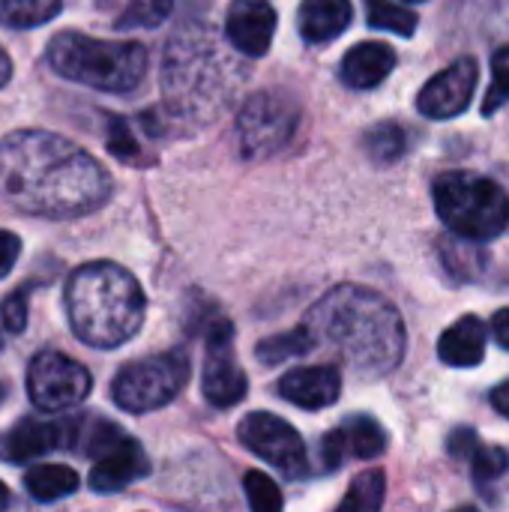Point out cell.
I'll return each instance as SVG.
<instances>
[{"label":"cell","mask_w":509,"mask_h":512,"mask_svg":"<svg viewBox=\"0 0 509 512\" xmlns=\"http://www.w3.org/2000/svg\"><path fill=\"white\" fill-rule=\"evenodd\" d=\"M108 171L75 141L21 129L0 141V198L42 219H78L111 198Z\"/></svg>","instance_id":"cell-1"},{"label":"cell","mask_w":509,"mask_h":512,"mask_svg":"<svg viewBox=\"0 0 509 512\" xmlns=\"http://www.w3.org/2000/svg\"><path fill=\"white\" fill-rule=\"evenodd\" d=\"M312 351H330L363 378L390 375L405 357L399 309L372 288L339 285L306 315Z\"/></svg>","instance_id":"cell-2"},{"label":"cell","mask_w":509,"mask_h":512,"mask_svg":"<svg viewBox=\"0 0 509 512\" xmlns=\"http://www.w3.org/2000/svg\"><path fill=\"white\" fill-rule=\"evenodd\" d=\"M144 291L138 279L111 261L78 267L66 282V315L72 333L99 351L120 348L144 324Z\"/></svg>","instance_id":"cell-3"},{"label":"cell","mask_w":509,"mask_h":512,"mask_svg":"<svg viewBox=\"0 0 509 512\" xmlns=\"http://www.w3.org/2000/svg\"><path fill=\"white\" fill-rule=\"evenodd\" d=\"M48 66L102 93H129L147 72V48L132 39H93L75 30L57 33L45 48Z\"/></svg>","instance_id":"cell-4"},{"label":"cell","mask_w":509,"mask_h":512,"mask_svg":"<svg viewBox=\"0 0 509 512\" xmlns=\"http://www.w3.org/2000/svg\"><path fill=\"white\" fill-rule=\"evenodd\" d=\"M432 195L441 222L459 237L480 243L507 231L509 198L489 177L471 171H450L435 180Z\"/></svg>","instance_id":"cell-5"},{"label":"cell","mask_w":509,"mask_h":512,"mask_svg":"<svg viewBox=\"0 0 509 512\" xmlns=\"http://www.w3.org/2000/svg\"><path fill=\"white\" fill-rule=\"evenodd\" d=\"M189 381V360L183 351H165V354H153L135 363H126L114 384H111V396L114 405L129 411V414H147V411H159L168 402H174L180 396V390Z\"/></svg>","instance_id":"cell-6"},{"label":"cell","mask_w":509,"mask_h":512,"mask_svg":"<svg viewBox=\"0 0 509 512\" xmlns=\"http://www.w3.org/2000/svg\"><path fill=\"white\" fill-rule=\"evenodd\" d=\"M297 117L300 111L294 99L279 90H261L249 96L237 114V138L243 156L261 159L282 150L297 129Z\"/></svg>","instance_id":"cell-7"},{"label":"cell","mask_w":509,"mask_h":512,"mask_svg":"<svg viewBox=\"0 0 509 512\" xmlns=\"http://www.w3.org/2000/svg\"><path fill=\"white\" fill-rule=\"evenodd\" d=\"M90 390H93V378L78 360L60 351H39L30 360L27 396L39 411L57 414L66 408H75L87 399Z\"/></svg>","instance_id":"cell-8"},{"label":"cell","mask_w":509,"mask_h":512,"mask_svg":"<svg viewBox=\"0 0 509 512\" xmlns=\"http://www.w3.org/2000/svg\"><path fill=\"white\" fill-rule=\"evenodd\" d=\"M237 435L249 453H255L258 459L273 465L279 474H285L291 480L306 474V465H309L306 444H303L300 432L291 423H285L282 417L255 411L240 423Z\"/></svg>","instance_id":"cell-9"},{"label":"cell","mask_w":509,"mask_h":512,"mask_svg":"<svg viewBox=\"0 0 509 512\" xmlns=\"http://www.w3.org/2000/svg\"><path fill=\"white\" fill-rule=\"evenodd\" d=\"M231 342H234V327L225 318L210 321L204 372H201V393L213 408H234L237 402L246 399V390H249V378L237 366Z\"/></svg>","instance_id":"cell-10"},{"label":"cell","mask_w":509,"mask_h":512,"mask_svg":"<svg viewBox=\"0 0 509 512\" xmlns=\"http://www.w3.org/2000/svg\"><path fill=\"white\" fill-rule=\"evenodd\" d=\"M477 78H480V66L474 57H459L450 66H444L438 75H432L426 81V87L417 96V108L423 117L432 120H450L459 117L477 90Z\"/></svg>","instance_id":"cell-11"},{"label":"cell","mask_w":509,"mask_h":512,"mask_svg":"<svg viewBox=\"0 0 509 512\" xmlns=\"http://www.w3.org/2000/svg\"><path fill=\"white\" fill-rule=\"evenodd\" d=\"M93 471H90V489L96 495H114L123 492L126 486L144 480L150 474V459L144 453V447L123 435L117 444H111L99 459H93Z\"/></svg>","instance_id":"cell-12"},{"label":"cell","mask_w":509,"mask_h":512,"mask_svg":"<svg viewBox=\"0 0 509 512\" xmlns=\"http://www.w3.org/2000/svg\"><path fill=\"white\" fill-rule=\"evenodd\" d=\"M276 9L267 0H234L225 18L228 42L246 57H264L273 45Z\"/></svg>","instance_id":"cell-13"},{"label":"cell","mask_w":509,"mask_h":512,"mask_svg":"<svg viewBox=\"0 0 509 512\" xmlns=\"http://www.w3.org/2000/svg\"><path fill=\"white\" fill-rule=\"evenodd\" d=\"M72 441V417L66 420H39V417H24L15 423L3 441V456L9 462H33L51 450L69 447Z\"/></svg>","instance_id":"cell-14"},{"label":"cell","mask_w":509,"mask_h":512,"mask_svg":"<svg viewBox=\"0 0 509 512\" xmlns=\"http://www.w3.org/2000/svg\"><path fill=\"white\" fill-rule=\"evenodd\" d=\"M342 393V375L336 366H303L279 378V396L303 411L330 408Z\"/></svg>","instance_id":"cell-15"},{"label":"cell","mask_w":509,"mask_h":512,"mask_svg":"<svg viewBox=\"0 0 509 512\" xmlns=\"http://www.w3.org/2000/svg\"><path fill=\"white\" fill-rule=\"evenodd\" d=\"M393 69H396V51L387 42H360L345 54L339 75L354 90H372Z\"/></svg>","instance_id":"cell-16"},{"label":"cell","mask_w":509,"mask_h":512,"mask_svg":"<svg viewBox=\"0 0 509 512\" xmlns=\"http://www.w3.org/2000/svg\"><path fill=\"white\" fill-rule=\"evenodd\" d=\"M486 336H489L486 333V324L477 315H465L453 327L444 330V336L438 342V357L447 366L474 369L486 357Z\"/></svg>","instance_id":"cell-17"},{"label":"cell","mask_w":509,"mask_h":512,"mask_svg":"<svg viewBox=\"0 0 509 512\" xmlns=\"http://www.w3.org/2000/svg\"><path fill=\"white\" fill-rule=\"evenodd\" d=\"M351 0H303L297 27L306 42H330L351 24Z\"/></svg>","instance_id":"cell-18"},{"label":"cell","mask_w":509,"mask_h":512,"mask_svg":"<svg viewBox=\"0 0 509 512\" xmlns=\"http://www.w3.org/2000/svg\"><path fill=\"white\" fill-rule=\"evenodd\" d=\"M24 489L39 504H54L78 489V474L66 465H33L24 474Z\"/></svg>","instance_id":"cell-19"},{"label":"cell","mask_w":509,"mask_h":512,"mask_svg":"<svg viewBox=\"0 0 509 512\" xmlns=\"http://www.w3.org/2000/svg\"><path fill=\"white\" fill-rule=\"evenodd\" d=\"M63 9V0H0V24L9 30H30L48 24Z\"/></svg>","instance_id":"cell-20"},{"label":"cell","mask_w":509,"mask_h":512,"mask_svg":"<svg viewBox=\"0 0 509 512\" xmlns=\"http://www.w3.org/2000/svg\"><path fill=\"white\" fill-rule=\"evenodd\" d=\"M303 354H312V336H309V330H306L303 324H300L297 330L276 333V336L264 339V342L255 348L258 363H267V366H282V363H288L291 357H303Z\"/></svg>","instance_id":"cell-21"},{"label":"cell","mask_w":509,"mask_h":512,"mask_svg":"<svg viewBox=\"0 0 509 512\" xmlns=\"http://www.w3.org/2000/svg\"><path fill=\"white\" fill-rule=\"evenodd\" d=\"M342 432H345V441H348V453L363 459V462L366 459H378L384 453V447H387V435H384V429L372 417L354 414V417H348Z\"/></svg>","instance_id":"cell-22"},{"label":"cell","mask_w":509,"mask_h":512,"mask_svg":"<svg viewBox=\"0 0 509 512\" xmlns=\"http://www.w3.org/2000/svg\"><path fill=\"white\" fill-rule=\"evenodd\" d=\"M363 147L369 153L372 162L378 165H393L405 156V147H408V138L402 132V126L396 123H378L366 138H363Z\"/></svg>","instance_id":"cell-23"},{"label":"cell","mask_w":509,"mask_h":512,"mask_svg":"<svg viewBox=\"0 0 509 512\" xmlns=\"http://www.w3.org/2000/svg\"><path fill=\"white\" fill-rule=\"evenodd\" d=\"M384 492H387L384 474H381V471H363V474L351 483V489H348V495L342 498L339 510L342 512L381 510V504H384Z\"/></svg>","instance_id":"cell-24"},{"label":"cell","mask_w":509,"mask_h":512,"mask_svg":"<svg viewBox=\"0 0 509 512\" xmlns=\"http://www.w3.org/2000/svg\"><path fill=\"white\" fill-rule=\"evenodd\" d=\"M366 12H369V24L378 30H390L399 36H411L420 24L414 9H405L393 0H366Z\"/></svg>","instance_id":"cell-25"},{"label":"cell","mask_w":509,"mask_h":512,"mask_svg":"<svg viewBox=\"0 0 509 512\" xmlns=\"http://www.w3.org/2000/svg\"><path fill=\"white\" fill-rule=\"evenodd\" d=\"M174 9V0H132L123 15L117 18V30H138V27H159Z\"/></svg>","instance_id":"cell-26"},{"label":"cell","mask_w":509,"mask_h":512,"mask_svg":"<svg viewBox=\"0 0 509 512\" xmlns=\"http://www.w3.org/2000/svg\"><path fill=\"white\" fill-rule=\"evenodd\" d=\"M509 102V45L492 54V84L483 96V114H495Z\"/></svg>","instance_id":"cell-27"},{"label":"cell","mask_w":509,"mask_h":512,"mask_svg":"<svg viewBox=\"0 0 509 512\" xmlns=\"http://www.w3.org/2000/svg\"><path fill=\"white\" fill-rule=\"evenodd\" d=\"M243 489H246V501L255 512H279L282 510V495L276 489V483L261 474V471H249L243 477Z\"/></svg>","instance_id":"cell-28"},{"label":"cell","mask_w":509,"mask_h":512,"mask_svg":"<svg viewBox=\"0 0 509 512\" xmlns=\"http://www.w3.org/2000/svg\"><path fill=\"white\" fill-rule=\"evenodd\" d=\"M441 249H444L441 255H444L447 270L456 273L459 279H477V270L468 267V261H483V264H486V258L480 255L477 246L468 243V237H459V234H456V240H444Z\"/></svg>","instance_id":"cell-29"},{"label":"cell","mask_w":509,"mask_h":512,"mask_svg":"<svg viewBox=\"0 0 509 512\" xmlns=\"http://www.w3.org/2000/svg\"><path fill=\"white\" fill-rule=\"evenodd\" d=\"M471 468H474V480L483 486V483H492L498 477H504L509 471V453L501 447H477V453L471 456Z\"/></svg>","instance_id":"cell-30"},{"label":"cell","mask_w":509,"mask_h":512,"mask_svg":"<svg viewBox=\"0 0 509 512\" xmlns=\"http://www.w3.org/2000/svg\"><path fill=\"white\" fill-rule=\"evenodd\" d=\"M108 150L117 159H123V162H135L138 153H141V147H138V141H135V135L129 129V123L120 120V117H111L108 120Z\"/></svg>","instance_id":"cell-31"},{"label":"cell","mask_w":509,"mask_h":512,"mask_svg":"<svg viewBox=\"0 0 509 512\" xmlns=\"http://www.w3.org/2000/svg\"><path fill=\"white\" fill-rule=\"evenodd\" d=\"M0 321H3V327H6L9 333H21V330L27 327V291H24V288L12 291V294L3 300V306H0Z\"/></svg>","instance_id":"cell-32"},{"label":"cell","mask_w":509,"mask_h":512,"mask_svg":"<svg viewBox=\"0 0 509 512\" xmlns=\"http://www.w3.org/2000/svg\"><path fill=\"white\" fill-rule=\"evenodd\" d=\"M345 456H348L345 432H342V429L327 432V435H324V441H321V450H318V465H324L321 471H333V468H339Z\"/></svg>","instance_id":"cell-33"},{"label":"cell","mask_w":509,"mask_h":512,"mask_svg":"<svg viewBox=\"0 0 509 512\" xmlns=\"http://www.w3.org/2000/svg\"><path fill=\"white\" fill-rule=\"evenodd\" d=\"M477 447H480V441H477V432L474 429H456L450 435V444H447V450H450L453 459H468V462L477 453Z\"/></svg>","instance_id":"cell-34"},{"label":"cell","mask_w":509,"mask_h":512,"mask_svg":"<svg viewBox=\"0 0 509 512\" xmlns=\"http://www.w3.org/2000/svg\"><path fill=\"white\" fill-rule=\"evenodd\" d=\"M18 255H21V240L12 231H3L0 228V279L9 276V270L15 267Z\"/></svg>","instance_id":"cell-35"},{"label":"cell","mask_w":509,"mask_h":512,"mask_svg":"<svg viewBox=\"0 0 509 512\" xmlns=\"http://www.w3.org/2000/svg\"><path fill=\"white\" fill-rule=\"evenodd\" d=\"M492 333H495L498 345L509 351V309H501V312L495 315V321H492Z\"/></svg>","instance_id":"cell-36"},{"label":"cell","mask_w":509,"mask_h":512,"mask_svg":"<svg viewBox=\"0 0 509 512\" xmlns=\"http://www.w3.org/2000/svg\"><path fill=\"white\" fill-rule=\"evenodd\" d=\"M492 405H495L504 417H509V381L507 384H501V387H495V393H492Z\"/></svg>","instance_id":"cell-37"},{"label":"cell","mask_w":509,"mask_h":512,"mask_svg":"<svg viewBox=\"0 0 509 512\" xmlns=\"http://www.w3.org/2000/svg\"><path fill=\"white\" fill-rule=\"evenodd\" d=\"M9 78H12V60H9V54L0 48V87H6Z\"/></svg>","instance_id":"cell-38"},{"label":"cell","mask_w":509,"mask_h":512,"mask_svg":"<svg viewBox=\"0 0 509 512\" xmlns=\"http://www.w3.org/2000/svg\"><path fill=\"white\" fill-rule=\"evenodd\" d=\"M3 507H9V492H6V486L0 483V510H3Z\"/></svg>","instance_id":"cell-39"},{"label":"cell","mask_w":509,"mask_h":512,"mask_svg":"<svg viewBox=\"0 0 509 512\" xmlns=\"http://www.w3.org/2000/svg\"><path fill=\"white\" fill-rule=\"evenodd\" d=\"M405 3H423V0H405Z\"/></svg>","instance_id":"cell-40"},{"label":"cell","mask_w":509,"mask_h":512,"mask_svg":"<svg viewBox=\"0 0 509 512\" xmlns=\"http://www.w3.org/2000/svg\"><path fill=\"white\" fill-rule=\"evenodd\" d=\"M0 399H3V384H0Z\"/></svg>","instance_id":"cell-41"},{"label":"cell","mask_w":509,"mask_h":512,"mask_svg":"<svg viewBox=\"0 0 509 512\" xmlns=\"http://www.w3.org/2000/svg\"><path fill=\"white\" fill-rule=\"evenodd\" d=\"M0 348H3V339H0Z\"/></svg>","instance_id":"cell-42"}]
</instances>
